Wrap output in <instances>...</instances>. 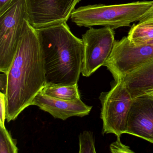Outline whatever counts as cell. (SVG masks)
I'll return each instance as SVG.
<instances>
[{"instance_id": "obj_21", "label": "cell", "mask_w": 153, "mask_h": 153, "mask_svg": "<svg viewBox=\"0 0 153 153\" xmlns=\"http://www.w3.org/2000/svg\"><path fill=\"white\" fill-rule=\"evenodd\" d=\"M143 44L153 45V40H152V41H149V42H147Z\"/></svg>"}, {"instance_id": "obj_15", "label": "cell", "mask_w": 153, "mask_h": 153, "mask_svg": "<svg viewBox=\"0 0 153 153\" xmlns=\"http://www.w3.org/2000/svg\"><path fill=\"white\" fill-rule=\"evenodd\" d=\"M79 153H95L94 139L91 131H84L79 136Z\"/></svg>"}, {"instance_id": "obj_2", "label": "cell", "mask_w": 153, "mask_h": 153, "mask_svg": "<svg viewBox=\"0 0 153 153\" xmlns=\"http://www.w3.org/2000/svg\"><path fill=\"white\" fill-rule=\"evenodd\" d=\"M36 31L44 59L46 83L77 84L85 57L82 39L72 33L67 23Z\"/></svg>"}, {"instance_id": "obj_22", "label": "cell", "mask_w": 153, "mask_h": 153, "mask_svg": "<svg viewBox=\"0 0 153 153\" xmlns=\"http://www.w3.org/2000/svg\"><path fill=\"white\" fill-rule=\"evenodd\" d=\"M149 94L151 95H152V96H153V91H152V92H151V93H149Z\"/></svg>"}, {"instance_id": "obj_20", "label": "cell", "mask_w": 153, "mask_h": 153, "mask_svg": "<svg viewBox=\"0 0 153 153\" xmlns=\"http://www.w3.org/2000/svg\"><path fill=\"white\" fill-rule=\"evenodd\" d=\"M15 0H0V15L4 13Z\"/></svg>"}, {"instance_id": "obj_5", "label": "cell", "mask_w": 153, "mask_h": 153, "mask_svg": "<svg viewBox=\"0 0 153 153\" xmlns=\"http://www.w3.org/2000/svg\"><path fill=\"white\" fill-rule=\"evenodd\" d=\"M99 99L103 134L112 133L120 137L126 133L128 114L133 99L123 79L115 81L110 91L101 93Z\"/></svg>"}, {"instance_id": "obj_17", "label": "cell", "mask_w": 153, "mask_h": 153, "mask_svg": "<svg viewBox=\"0 0 153 153\" xmlns=\"http://www.w3.org/2000/svg\"><path fill=\"white\" fill-rule=\"evenodd\" d=\"M0 125L5 126L7 115L6 95L0 92Z\"/></svg>"}, {"instance_id": "obj_19", "label": "cell", "mask_w": 153, "mask_h": 153, "mask_svg": "<svg viewBox=\"0 0 153 153\" xmlns=\"http://www.w3.org/2000/svg\"><path fill=\"white\" fill-rule=\"evenodd\" d=\"M152 22H153V3L150 8L141 17L139 23Z\"/></svg>"}, {"instance_id": "obj_9", "label": "cell", "mask_w": 153, "mask_h": 153, "mask_svg": "<svg viewBox=\"0 0 153 153\" xmlns=\"http://www.w3.org/2000/svg\"><path fill=\"white\" fill-rule=\"evenodd\" d=\"M126 133L153 144V96L149 94L132 99Z\"/></svg>"}, {"instance_id": "obj_3", "label": "cell", "mask_w": 153, "mask_h": 153, "mask_svg": "<svg viewBox=\"0 0 153 153\" xmlns=\"http://www.w3.org/2000/svg\"><path fill=\"white\" fill-rule=\"evenodd\" d=\"M153 3V1L112 5L95 4L82 6L73 10L70 18L79 27L90 28L102 26L114 30L130 26L133 22L139 21Z\"/></svg>"}, {"instance_id": "obj_16", "label": "cell", "mask_w": 153, "mask_h": 153, "mask_svg": "<svg viewBox=\"0 0 153 153\" xmlns=\"http://www.w3.org/2000/svg\"><path fill=\"white\" fill-rule=\"evenodd\" d=\"M120 137H117L116 141L113 142L110 146L111 152L113 153H133L129 147L122 143L120 139Z\"/></svg>"}, {"instance_id": "obj_18", "label": "cell", "mask_w": 153, "mask_h": 153, "mask_svg": "<svg viewBox=\"0 0 153 153\" xmlns=\"http://www.w3.org/2000/svg\"><path fill=\"white\" fill-rule=\"evenodd\" d=\"M2 73L0 75V90L1 93L6 95L8 85V74Z\"/></svg>"}, {"instance_id": "obj_11", "label": "cell", "mask_w": 153, "mask_h": 153, "mask_svg": "<svg viewBox=\"0 0 153 153\" xmlns=\"http://www.w3.org/2000/svg\"><path fill=\"white\" fill-rule=\"evenodd\" d=\"M132 99L153 91V59L122 79Z\"/></svg>"}, {"instance_id": "obj_8", "label": "cell", "mask_w": 153, "mask_h": 153, "mask_svg": "<svg viewBox=\"0 0 153 153\" xmlns=\"http://www.w3.org/2000/svg\"><path fill=\"white\" fill-rule=\"evenodd\" d=\"M81 0H25L27 19L36 29L67 23Z\"/></svg>"}, {"instance_id": "obj_1", "label": "cell", "mask_w": 153, "mask_h": 153, "mask_svg": "<svg viewBox=\"0 0 153 153\" xmlns=\"http://www.w3.org/2000/svg\"><path fill=\"white\" fill-rule=\"evenodd\" d=\"M44 59L36 29L25 20L23 33L8 73L6 95L8 122L28 106L46 83Z\"/></svg>"}, {"instance_id": "obj_7", "label": "cell", "mask_w": 153, "mask_h": 153, "mask_svg": "<svg viewBox=\"0 0 153 153\" xmlns=\"http://www.w3.org/2000/svg\"><path fill=\"white\" fill-rule=\"evenodd\" d=\"M85 57L81 74L90 76L104 66L111 53L115 39L114 29L109 27H91L82 36Z\"/></svg>"}, {"instance_id": "obj_4", "label": "cell", "mask_w": 153, "mask_h": 153, "mask_svg": "<svg viewBox=\"0 0 153 153\" xmlns=\"http://www.w3.org/2000/svg\"><path fill=\"white\" fill-rule=\"evenodd\" d=\"M27 19L25 0H15L0 15V71L8 74Z\"/></svg>"}, {"instance_id": "obj_13", "label": "cell", "mask_w": 153, "mask_h": 153, "mask_svg": "<svg viewBox=\"0 0 153 153\" xmlns=\"http://www.w3.org/2000/svg\"><path fill=\"white\" fill-rule=\"evenodd\" d=\"M128 38L134 44L141 45L153 40V22L138 23L131 27Z\"/></svg>"}, {"instance_id": "obj_12", "label": "cell", "mask_w": 153, "mask_h": 153, "mask_svg": "<svg viewBox=\"0 0 153 153\" xmlns=\"http://www.w3.org/2000/svg\"><path fill=\"white\" fill-rule=\"evenodd\" d=\"M39 93L65 101L80 99L78 84L61 85L46 83Z\"/></svg>"}, {"instance_id": "obj_6", "label": "cell", "mask_w": 153, "mask_h": 153, "mask_svg": "<svg viewBox=\"0 0 153 153\" xmlns=\"http://www.w3.org/2000/svg\"><path fill=\"white\" fill-rule=\"evenodd\" d=\"M153 59V45H136L127 36L114 42L109 58L105 63L115 81Z\"/></svg>"}, {"instance_id": "obj_14", "label": "cell", "mask_w": 153, "mask_h": 153, "mask_svg": "<svg viewBox=\"0 0 153 153\" xmlns=\"http://www.w3.org/2000/svg\"><path fill=\"white\" fill-rule=\"evenodd\" d=\"M16 140L12 137L5 126L0 125V153H17Z\"/></svg>"}, {"instance_id": "obj_10", "label": "cell", "mask_w": 153, "mask_h": 153, "mask_svg": "<svg viewBox=\"0 0 153 153\" xmlns=\"http://www.w3.org/2000/svg\"><path fill=\"white\" fill-rule=\"evenodd\" d=\"M32 105L50 113L55 119L65 120L73 116L83 117L89 114L92 106L87 105L81 99L65 101L39 93L34 98Z\"/></svg>"}]
</instances>
